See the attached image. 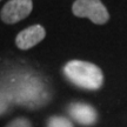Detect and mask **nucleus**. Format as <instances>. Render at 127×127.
Returning a JSON list of instances; mask_svg holds the SVG:
<instances>
[{
	"label": "nucleus",
	"instance_id": "1",
	"mask_svg": "<svg viewBox=\"0 0 127 127\" xmlns=\"http://www.w3.org/2000/svg\"><path fill=\"white\" fill-rule=\"evenodd\" d=\"M65 77L79 88L98 91L104 84V74L99 66L88 61L71 60L63 68Z\"/></svg>",
	"mask_w": 127,
	"mask_h": 127
},
{
	"label": "nucleus",
	"instance_id": "2",
	"mask_svg": "<svg viewBox=\"0 0 127 127\" xmlns=\"http://www.w3.org/2000/svg\"><path fill=\"white\" fill-rule=\"evenodd\" d=\"M72 12L75 17L87 18L96 25H104L109 20L108 9L101 0H75Z\"/></svg>",
	"mask_w": 127,
	"mask_h": 127
},
{
	"label": "nucleus",
	"instance_id": "3",
	"mask_svg": "<svg viewBox=\"0 0 127 127\" xmlns=\"http://www.w3.org/2000/svg\"><path fill=\"white\" fill-rule=\"evenodd\" d=\"M33 9L32 0H9L2 7L0 18L5 24H17L27 18Z\"/></svg>",
	"mask_w": 127,
	"mask_h": 127
},
{
	"label": "nucleus",
	"instance_id": "4",
	"mask_svg": "<svg viewBox=\"0 0 127 127\" xmlns=\"http://www.w3.org/2000/svg\"><path fill=\"white\" fill-rule=\"evenodd\" d=\"M69 117L82 126H93L98 121L96 109L85 102H73L67 107Z\"/></svg>",
	"mask_w": 127,
	"mask_h": 127
},
{
	"label": "nucleus",
	"instance_id": "5",
	"mask_svg": "<svg viewBox=\"0 0 127 127\" xmlns=\"http://www.w3.org/2000/svg\"><path fill=\"white\" fill-rule=\"evenodd\" d=\"M46 36L45 28L40 25H33L25 28L15 38V45L20 50H30L44 40Z\"/></svg>",
	"mask_w": 127,
	"mask_h": 127
},
{
	"label": "nucleus",
	"instance_id": "6",
	"mask_svg": "<svg viewBox=\"0 0 127 127\" xmlns=\"http://www.w3.org/2000/svg\"><path fill=\"white\" fill-rule=\"evenodd\" d=\"M47 127H74L69 119L61 115H52L47 120Z\"/></svg>",
	"mask_w": 127,
	"mask_h": 127
},
{
	"label": "nucleus",
	"instance_id": "7",
	"mask_svg": "<svg viewBox=\"0 0 127 127\" xmlns=\"http://www.w3.org/2000/svg\"><path fill=\"white\" fill-rule=\"evenodd\" d=\"M5 127H32L31 121L27 118H17L8 123Z\"/></svg>",
	"mask_w": 127,
	"mask_h": 127
},
{
	"label": "nucleus",
	"instance_id": "8",
	"mask_svg": "<svg viewBox=\"0 0 127 127\" xmlns=\"http://www.w3.org/2000/svg\"><path fill=\"white\" fill-rule=\"evenodd\" d=\"M0 1H1V0H0Z\"/></svg>",
	"mask_w": 127,
	"mask_h": 127
}]
</instances>
